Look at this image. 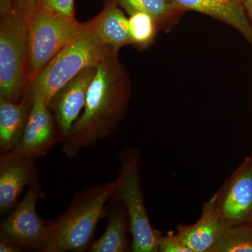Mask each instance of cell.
<instances>
[{
	"label": "cell",
	"mask_w": 252,
	"mask_h": 252,
	"mask_svg": "<svg viewBox=\"0 0 252 252\" xmlns=\"http://www.w3.org/2000/svg\"><path fill=\"white\" fill-rule=\"evenodd\" d=\"M118 54L111 51L96 67L83 112L62 143L61 150L69 158L110 137L126 114L130 83Z\"/></svg>",
	"instance_id": "6da1fadb"
},
{
	"label": "cell",
	"mask_w": 252,
	"mask_h": 252,
	"mask_svg": "<svg viewBox=\"0 0 252 252\" xmlns=\"http://www.w3.org/2000/svg\"><path fill=\"white\" fill-rule=\"evenodd\" d=\"M116 189L115 180L77 192L67 210L56 220H49L47 241L40 252L89 250L99 220L107 215L106 204Z\"/></svg>",
	"instance_id": "7a4b0ae2"
},
{
	"label": "cell",
	"mask_w": 252,
	"mask_h": 252,
	"mask_svg": "<svg viewBox=\"0 0 252 252\" xmlns=\"http://www.w3.org/2000/svg\"><path fill=\"white\" fill-rule=\"evenodd\" d=\"M28 16L13 0H1L0 99L18 102L30 84L26 72Z\"/></svg>",
	"instance_id": "3957f363"
},
{
	"label": "cell",
	"mask_w": 252,
	"mask_h": 252,
	"mask_svg": "<svg viewBox=\"0 0 252 252\" xmlns=\"http://www.w3.org/2000/svg\"><path fill=\"white\" fill-rule=\"evenodd\" d=\"M111 51L88 21L81 32L55 56L30 86L34 94L42 96L49 104L61 88L84 69L97 67Z\"/></svg>",
	"instance_id": "277c9868"
},
{
	"label": "cell",
	"mask_w": 252,
	"mask_h": 252,
	"mask_svg": "<svg viewBox=\"0 0 252 252\" xmlns=\"http://www.w3.org/2000/svg\"><path fill=\"white\" fill-rule=\"evenodd\" d=\"M28 21L26 72L30 84L81 32L85 23L41 6L34 7Z\"/></svg>",
	"instance_id": "5b68a950"
},
{
	"label": "cell",
	"mask_w": 252,
	"mask_h": 252,
	"mask_svg": "<svg viewBox=\"0 0 252 252\" xmlns=\"http://www.w3.org/2000/svg\"><path fill=\"white\" fill-rule=\"evenodd\" d=\"M117 189L112 199L125 207L132 235L131 252H158V230L151 224L141 185L138 149H123L119 156Z\"/></svg>",
	"instance_id": "8992f818"
},
{
	"label": "cell",
	"mask_w": 252,
	"mask_h": 252,
	"mask_svg": "<svg viewBox=\"0 0 252 252\" xmlns=\"http://www.w3.org/2000/svg\"><path fill=\"white\" fill-rule=\"evenodd\" d=\"M39 181L30 185L22 200L0 225V240L40 252L49 235V221L39 217L38 200L44 196Z\"/></svg>",
	"instance_id": "52a82bcc"
},
{
	"label": "cell",
	"mask_w": 252,
	"mask_h": 252,
	"mask_svg": "<svg viewBox=\"0 0 252 252\" xmlns=\"http://www.w3.org/2000/svg\"><path fill=\"white\" fill-rule=\"evenodd\" d=\"M216 193L225 228L252 224V156L244 160Z\"/></svg>",
	"instance_id": "ba28073f"
},
{
	"label": "cell",
	"mask_w": 252,
	"mask_h": 252,
	"mask_svg": "<svg viewBox=\"0 0 252 252\" xmlns=\"http://www.w3.org/2000/svg\"><path fill=\"white\" fill-rule=\"evenodd\" d=\"M33 95L32 107L22 138L11 152L1 156L36 160L59 142L57 127L49 104L42 96L34 93Z\"/></svg>",
	"instance_id": "9c48e42d"
},
{
	"label": "cell",
	"mask_w": 252,
	"mask_h": 252,
	"mask_svg": "<svg viewBox=\"0 0 252 252\" xmlns=\"http://www.w3.org/2000/svg\"><path fill=\"white\" fill-rule=\"evenodd\" d=\"M96 67L84 69L61 89L51 99L49 108L54 116L59 142L65 140L85 106L86 96Z\"/></svg>",
	"instance_id": "30bf717a"
},
{
	"label": "cell",
	"mask_w": 252,
	"mask_h": 252,
	"mask_svg": "<svg viewBox=\"0 0 252 252\" xmlns=\"http://www.w3.org/2000/svg\"><path fill=\"white\" fill-rule=\"evenodd\" d=\"M225 228L215 193L204 203L201 216L197 221L192 225L181 223L176 231L192 252H212Z\"/></svg>",
	"instance_id": "8fae6325"
},
{
	"label": "cell",
	"mask_w": 252,
	"mask_h": 252,
	"mask_svg": "<svg viewBox=\"0 0 252 252\" xmlns=\"http://www.w3.org/2000/svg\"><path fill=\"white\" fill-rule=\"evenodd\" d=\"M185 11L207 15L234 28L252 46V24L242 0H170Z\"/></svg>",
	"instance_id": "7c38bea8"
},
{
	"label": "cell",
	"mask_w": 252,
	"mask_h": 252,
	"mask_svg": "<svg viewBox=\"0 0 252 252\" xmlns=\"http://www.w3.org/2000/svg\"><path fill=\"white\" fill-rule=\"evenodd\" d=\"M35 160L26 158H0V212L14 208L25 187L38 180Z\"/></svg>",
	"instance_id": "4fadbf2b"
},
{
	"label": "cell",
	"mask_w": 252,
	"mask_h": 252,
	"mask_svg": "<svg viewBox=\"0 0 252 252\" xmlns=\"http://www.w3.org/2000/svg\"><path fill=\"white\" fill-rule=\"evenodd\" d=\"M34 95L29 86L18 102L0 99V154L11 152L22 138L32 107Z\"/></svg>",
	"instance_id": "5bb4252c"
},
{
	"label": "cell",
	"mask_w": 252,
	"mask_h": 252,
	"mask_svg": "<svg viewBox=\"0 0 252 252\" xmlns=\"http://www.w3.org/2000/svg\"><path fill=\"white\" fill-rule=\"evenodd\" d=\"M96 35L113 51L130 45L128 18L115 0H109L103 10L89 21Z\"/></svg>",
	"instance_id": "9a60e30c"
},
{
	"label": "cell",
	"mask_w": 252,
	"mask_h": 252,
	"mask_svg": "<svg viewBox=\"0 0 252 252\" xmlns=\"http://www.w3.org/2000/svg\"><path fill=\"white\" fill-rule=\"evenodd\" d=\"M130 232L129 220L125 207L122 203L114 207L109 213L108 223L102 236L93 243L91 252H127L131 251L127 240Z\"/></svg>",
	"instance_id": "2e32d148"
},
{
	"label": "cell",
	"mask_w": 252,
	"mask_h": 252,
	"mask_svg": "<svg viewBox=\"0 0 252 252\" xmlns=\"http://www.w3.org/2000/svg\"><path fill=\"white\" fill-rule=\"evenodd\" d=\"M129 15L143 12L155 20L159 31H172L186 11L170 0H115Z\"/></svg>",
	"instance_id": "e0dca14e"
},
{
	"label": "cell",
	"mask_w": 252,
	"mask_h": 252,
	"mask_svg": "<svg viewBox=\"0 0 252 252\" xmlns=\"http://www.w3.org/2000/svg\"><path fill=\"white\" fill-rule=\"evenodd\" d=\"M131 44L140 50L153 44L159 31L157 22L150 15L134 12L128 18Z\"/></svg>",
	"instance_id": "ac0fdd59"
},
{
	"label": "cell",
	"mask_w": 252,
	"mask_h": 252,
	"mask_svg": "<svg viewBox=\"0 0 252 252\" xmlns=\"http://www.w3.org/2000/svg\"><path fill=\"white\" fill-rule=\"evenodd\" d=\"M212 252H252V224L225 228Z\"/></svg>",
	"instance_id": "d6986e66"
},
{
	"label": "cell",
	"mask_w": 252,
	"mask_h": 252,
	"mask_svg": "<svg viewBox=\"0 0 252 252\" xmlns=\"http://www.w3.org/2000/svg\"><path fill=\"white\" fill-rule=\"evenodd\" d=\"M158 252H192L177 231L169 230L166 233L158 231Z\"/></svg>",
	"instance_id": "ffe728a7"
},
{
	"label": "cell",
	"mask_w": 252,
	"mask_h": 252,
	"mask_svg": "<svg viewBox=\"0 0 252 252\" xmlns=\"http://www.w3.org/2000/svg\"><path fill=\"white\" fill-rule=\"evenodd\" d=\"M36 6L48 8L69 17L75 18L74 0H35L34 7Z\"/></svg>",
	"instance_id": "44dd1931"
},
{
	"label": "cell",
	"mask_w": 252,
	"mask_h": 252,
	"mask_svg": "<svg viewBox=\"0 0 252 252\" xmlns=\"http://www.w3.org/2000/svg\"><path fill=\"white\" fill-rule=\"evenodd\" d=\"M34 2L35 0H14L13 5L16 9L30 15L34 10Z\"/></svg>",
	"instance_id": "7402d4cb"
},
{
	"label": "cell",
	"mask_w": 252,
	"mask_h": 252,
	"mask_svg": "<svg viewBox=\"0 0 252 252\" xmlns=\"http://www.w3.org/2000/svg\"><path fill=\"white\" fill-rule=\"evenodd\" d=\"M22 249L16 246L14 244L0 240V252H19Z\"/></svg>",
	"instance_id": "603a6c76"
},
{
	"label": "cell",
	"mask_w": 252,
	"mask_h": 252,
	"mask_svg": "<svg viewBox=\"0 0 252 252\" xmlns=\"http://www.w3.org/2000/svg\"><path fill=\"white\" fill-rule=\"evenodd\" d=\"M244 4L246 9L247 14H248L252 24V0H245Z\"/></svg>",
	"instance_id": "cb8c5ba5"
},
{
	"label": "cell",
	"mask_w": 252,
	"mask_h": 252,
	"mask_svg": "<svg viewBox=\"0 0 252 252\" xmlns=\"http://www.w3.org/2000/svg\"><path fill=\"white\" fill-rule=\"evenodd\" d=\"M242 1H243V2H244V1H245V0H242Z\"/></svg>",
	"instance_id": "d4e9b609"
},
{
	"label": "cell",
	"mask_w": 252,
	"mask_h": 252,
	"mask_svg": "<svg viewBox=\"0 0 252 252\" xmlns=\"http://www.w3.org/2000/svg\"><path fill=\"white\" fill-rule=\"evenodd\" d=\"M13 1H14V0H13Z\"/></svg>",
	"instance_id": "484cf974"
}]
</instances>
